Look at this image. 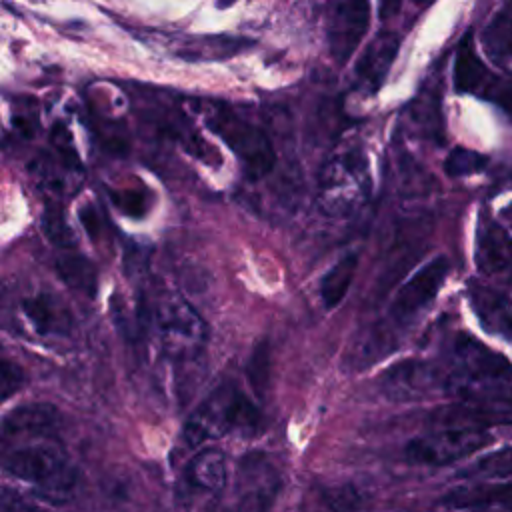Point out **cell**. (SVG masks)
Segmentation results:
<instances>
[{
	"mask_svg": "<svg viewBox=\"0 0 512 512\" xmlns=\"http://www.w3.org/2000/svg\"><path fill=\"white\" fill-rule=\"evenodd\" d=\"M60 424V414L52 404L32 402L12 408L2 420L4 436H48Z\"/></svg>",
	"mask_w": 512,
	"mask_h": 512,
	"instance_id": "obj_17",
	"label": "cell"
},
{
	"mask_svg": "<svg viewBox=\"0 0 512 512\" xmlns=\"http://www.w3.org/2000/svg\"><path fill=\"white\" fill-rule=\"evenodd\" d=\"M248 380L256 392V396L262 400L268 388V380H270V348L268 342L262 340L254 352L252 358L248 362Z\"/></svg>",
	"mask_w": 512,
	"mask_h": 512,
	"instance_id": "obj_26",
	"label": "cell"
},
{
	"mask_svg": "<svg viewBox=\"0 0 512 512\" xmlns=\"http://www.w3.org/2000/svg\"><path fill=\"white\" fill-rule=\"evenodd\" d=\"M372 180L368 158L358 146L336 150L322 166L318 178L320 210L336 220L356 216L370 200Z\"/></svg>",
	"mask_w": 512,
	"mask_h": 512,
	"instance_id": "obj_2",
	"label": "cell"
},
{
	"mask_svg": "<svg viewBox=\"0 0 512 512\" xmlns=\"http://www.w3.org/2000/svg\"><path fill=\"white\" fill-rule=\"evenodd\" d=\"M454 88L460 94H476L512 110V80L500 78L486 68L476 52L472 34H466L454 58Z\"/></svg>",
	"mask_w": 512,
	"mask_h": 512,
	"instance_id": "obj_8",
	"label": "cell"
},
{
	"mask_svg": "<svg viewBox=\"0 0 512 512\" xmlns=\"http://www.w3.org/2000/svg\"><path fill=\"white\" fill-rule=\"evenodd\" d=\"M22 314L42 336H68L74 328L70 308L54 294L38 292L22 300Z\"/></svg>",
	"mask_w": 512,
	"mask_h": 512,
	"instance_id": "obj_15",
	"label": "cell"
},
{
	"mask_svg": "<svg viewBox=\"0 0 512 512\" xmlns=\"http://www.w3.org/2000/svg\"><path fill=\"white\" fill-rule=\"evenodd\" d=\"M78 218H80V222H82L86 234H88L92 240H96L98 234H100V218H98L96 208L90 206V204L84 206V208L78 212Z\"/></svg>",
	"mask_w": 512,
	"mask_h": 512,
	"instance_id": "obj_30",
	"label": "cell"
},
{
	"mask_svg": "<svg viewBox=\"0 0 512 512\" xmlns=\"http://www.w3.org/2000/svg\"><path fill=\"white\" fill-rule=\"evenodd\" d=\"M110 200L122 214L130 216V218H142L150 208L152 196L148 190L128 188V190H112Z\"/></svg>",
	"mask_w": 512,
	"mask_h": 512,
	"instance_id": "obj_27",
	"label": "cell"
},
{
	"mask_svg": "<svg viewBox=\"0 0 512 512\" xmlns=\"http://www.w3.org/2000/svg\"><path fill=\"white\" fill-rule=\"evenodd\" d=\"M506 476H512V446L482 456L458 474V478L464 480H494Z\"/></svg>",
	"mask_w": 512,
	"mask_h": 512,
	"instance_id": "obj_22",
	"label": "cell"
},
{
	"mask_svg": "<svg viewBox=\"0 0 512 512\" xmlns=\"http://www.w3.org/2000/svg\"><path fill=\"white\" fill-rule=\"evenodd\" d=\"M42 232L44 236L58 248H64V250H72L76 246V240H74V232L72 228L66 224L62 212L58 208H46L44 214H42Z\"/></svg>",
	"mask_w": 512,
	"mask_h": 512,
	"instance_id": "obj_25",
	"label": "cell"
},
{
	"mask_svg": "<svg viewBox=\"0 0 512 512\" xmlns=\"http://www.w3.org/2000/svg\"><path fill=\"white\" fill-rule=\"evenodd\" d=\"M258 424L260 412L254 402L234 382H222L192 410L184 422L182 440L188 448H196L232 430L254 434Z\"/></svg>",
	"mask_w": 512,
	"mask_h": 512,
	"instance_id": "obj_3",
	"label": "cell"
},
{
	"mask_svg": "<svg viewBox=\"0 0 512 512\" xmlns=\"http://www.w3.org/2000/svg\"><path fill=\"white\" fill-rule=\"evenodd\" d=\"M330 508H358L360 496L354 486H338L324 494Z\"/></svg>",
	"mask_w": 512,
	"mask_h": 512,
	"instance_id": "obj_29",
	"label": "cell"
},
{
	"mask_svg": "<svg viewBox=\"0 0 512 512\" xmlns=\"http://www.w3.org/2000/svg\"><path fill=\"white\" fill-rule=\"evenodd\" d=\"M486 50L496 60H512V12L502 10L484 30Z\"/></svg>",
	"mask_w": 512,
	"mask_h": 512,
	"instance_id": "obj_23",
	"label": "cell"
},
{
	"mask_svg": "<svg viewBox=\"0 0 512 512\" xmlns=\"http://www.w3.org/2000/svg\"><path fill=\"white\" fill-rule=\"evenodd\" d=\"M200 112L210 132L240 160L248 178L258 180L274 168L276 150L270 136L260 126L222 102H204Z\"/></svg>",
	"mask_w": 512,
	"mask_h": 512,
	"instance_id": "obj_4",
	"label": "cell"
},
{
	"mask_svg": "<svg viewBox=\"0 0 512 512\" xmlns=\"http://www.w3.org/2000/svg\"><path fill=\"white\" fill-rule=\"evenodd\" d=\"M492 436L482 426H440L412 438L404 446V458L422 466H444L470 456L490 444Z\"/></svg>",
	"mask_w": 512,
	"mask_h": 512,
	"instance_id": "obj_6",
	"label": "cell"
},
{
	"mask_svg": "<svg viewBox=\"0 0 512 512\" xmlns=\"http://www.w3.org/2000/svg\"><path fill=\"white\" fill-rule=\"evenodd\" d=\"M230 2H234V0H218V6L222 8V6H228Z\"/></svg>",
	"mask_w": 512,
	"mask_h": 512,
	"instance_id": "obj_32",
	"label": "cell"
},
{
	"mask_svg": "<svg viewBox=\"0 0 512 512\" xmlns=\"http://www.w3.org/2000/svg\"><path fill=\"white\" fill-rule=\"evenodd\" d=\"M54 266H56V272H58L60 280L68 288H72V290H76V292H80L88 298L96 296V292H98V272H96V266L86 256L64 250V254L56 258Z\"/></svg>",
	"mask_w": 512,
	"mask_h": 512,
	"instance_id": "obj_20",
	"label": "cell"
},
{
	"mask_svg": "<svg viewBox=\"0 0 512 512\" xmlns=\"http://www.w3.org/2000/svg\"><path fill=\"white\" fill-rule=\"evenodd\" d=\"M476 264L486 274H512V238L490 216H482L478 224Z\"/></svg>",
	"mask_w": 512,
	"mask_h": 512,
	"instance_id": "obj_16",
	"label": "cell"
},
{
	"mask_svg": "<svg viewBox=\"0 0 512 512\" xmlns=\"http://www.w3.org/2000/svg\"><path fill=\"white\" fill-rule=\"evenodd\" d=\"M444 508L480 510V508H506L512 510V482L460 486L444 494L440 500Z\"/></svg>",
	"mask_w": 512,
	"mask_h": 512,
	"instance_id": "obj_18",
	"label": "cell"
},
{
	"mask_svg": "<svg viewBox=\"0 0 512 512\" xmlns=\"http://www.w3.org/2000/svg\"><path fill=\"white\" fill-rule=\"evenodd\" d=\"M380 388L388 398L408 402L448 388V378L430 362L404 360L380 376Z\"/></svg>",
	"mask_w": 512,
	"mask_h": 512,
	"instance_id": "obj_10",
	"label": "cell"
},
{
	"mask_svg": "<svg viewBox=\"0 0 512 512\" xmlns=\"http://www.w3.org/2000/svg\"><path fill=\"white\" fill-rule=\"evenodd\" d=\"M378 6H380V18L388 20L400 10L402 0H378Z\"/></svg>",
	"mask_w": 512,
	"mask_h": 512,
	"instance_id": "obj_31",
	"label": "cell"
},
{
	"mask_svg": "<svg viewBox=\"0 0 512 512\" xmlns=\"http://www.w3.org/2000/svg\"><path fill=\"white\" fill-rule=\"evenodd\" d=\"M2 468L18 480L36 484L46 494H66L76 484V468L60 448L48 442H34L6 452Z\"/></svg>",
	"mask_w": 512,
	"mask_h": 512,
	"instance_id": "obj_5",
	"label": "cell"
},
{
	"mask_svg": "<svg viewBox=\"0 0 512 512\" xmlns=\"http://www.w3.org/2000/svg\"><path fill=\"white\" fill-rule=\"evenodd\" d=\"M280 472L278 468L260 452L248 454L238 464L236 490L238 506L250 510L270 508L278 490H280Z\"/></svg>",
	"mask_w": 512,
	"mask_h": 512,
	"instance_id": "obj_11",
	"label": "cell"
},
{
	"mask_svg": "<svg viewBox=\"0 0 512 512\" xmlns=\"http://www.w3.org/2000/svg\"><path fill=\"white\" fill-rule=\"evenodd\" d=\"M448 270V260L444 256H436L418 272H414L392 298L388 310L390 320L398 326L412 322L436 298L440 286L448 276Z\"/></svg>",
	"mask_w": 512,
	"mask_h": 512,
	"instance_id": "obj_9",
	"label": "cell"
},
{
	"mask_svg": "<svg viewBox=\"0 0 512 512\" xmlns=\"http://www.w3.org/2000/svg\"><path fill=\"white\" fill-rule=\"evenodd\" d=\"M486 164H488V158L484 154L458 146L446 156L444 172L452 178H460V176H470L484 170Z\"/></svg>",
	"mask_w": 512,
	"mask_h": 512,
	"instance_id": "obj_24",
	"label": "cell"
},
{
	"mask_svg": "<svg viewBox=\"0 0 512 512\" xmlns=\"http://www.w3.org/2000/svg\"><path fill=\"white\" fill-rule=\"evenodd\" d=\"M146 332H152L160 350L174 360H192L206 344V324L200 314L176 292L158 290L152 300L140 302Z\"/></svg>",
	"mask_w": 512,
	"mask_h": 512,
	"instance_id": "obj_1",
	"label": "cell"
},
{
	"mask_svg": "<svg viewBox=\"0 0 512 512\" xmlns=\"http://www.w3.org/2000/svg\"><path fill=\"white\" fill-rule=\"evenodd\" d=\"M0 382H2V398H10L16 390L22 388L24 384V372L18 364L10 362V360H2V368H0Z\"/></svg>",
	"mask_w": 512,
	"mask_h": 512,
	"instance_id": "obj_28",
	"label": "cell"
},
{
	"mask_svg": "<svg viewBox=\"0 0 512 512\" xmlns=\"http://www.w3.org/2000/svg\"><path fill=\"white\" fill-rule=\"evenodd\" d=\"M226 484V456L218 448H202L182 470L176 498L192 502L194 498L214 496Z\"/></svg>",
	"mask_w": 512,
	"mask_h": 512,
	"instance_id": "obj_12",
	"label": "cell"
},
{
	"mask_svg": "<svg viewBox=\"0 0 512 512\" xmlns=\"http://www.w3.org/2000/svg\"><path fill=\"white\" fill-rule=\"evenodd\" d=\"M356 266H358V256L356 254H346L344 258H340L336 264H332L326 274L320 280V298L322 304L332 310L336 308L344 296L348 294V288L354 280L356 274Z\"/></svg>",
	"mask_w": 512,
	"mask_h": 512,
	"instance_id": "obj_21",
	"label": "cell"
},
{
	"mask_svg": "<svg viewBox=\"0 0 512 512\" xmlns=\"http://www.w3.org/2000/svg\"><path fill=\"white\" fill-rule=\"evenodd\" d=\"M456 376L468 380H502L512 374V364L498 352L486 348L478 340L460 334L452 348Z\"/></svg>",
	"mask_w": 512,
	"mask_h": 512,
	"instance_id": "obj_13",
	"label": "cell"
},
{
	"mask_svg": "<svg viewBox=\"0 0 512 512\" xmlns=\"http://www.w3.org/2000/svg\"><path fill=\"white\" fill-rule=\"evenodd\" d=\"M470 302L486 330L512 338V314L508 312V306L500 294L486 286L470 284Z\"/></svg>",
	"mask_w": 512,
	"mask_h": 512,
	"instance_id": "obj_19",
	"label": "cell"
},
{
	"mask_svg": "<svg viewBox=\"0 0 512 512\" xmlns=\"http://www.w3.org/2000/svg\"><path fill=\"white\" fill-rule=\"evenodd\" d=\"M398 48H400L398 34H394V32L376 34L356 62V68H354L356 86L370 94L376 92L382 86V82L398 54Z\"/></svg>",
	"mask_w": 512,
	"mask_h": 512,
	"instance_id": "obj_14",
	"label": "cell"
},
{
	"mask_svg": "<svg viewBox=\"0 0 512 512\" xmlns=\"http://www.w3.org/2000/svg\"><path fill=\"white\" fill-rule=\"evenodd\" d=\"M330 56L346 64L364 40L370 24V0H322Z\"/></svg>",
	"mask_w": 512,
	"mask_h": 512,
	"instance_id": "obj_7",
	"label": "cell"
}]
</instances>
